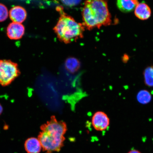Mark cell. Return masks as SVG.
<instances>
[{"mask_svg":"<svg viewBox=\"0 0 153 153\" xmlns=\"http://www.w3.org/2000/svg\"><path fill=\"white\" fill-rule=\"evenodd\" d=\"M41 131L38 136L44 152L53 153L60 152L64 146L67 131L65 122L57 120L55 116L41 126Z\"/></svg>","mask_w":153,"mask_h":153,"instance_id":"obj_1","label":"cell"},{"mask_svg":"<svg viewBox=\"0 0 153 153\" xmlns=\"http://www.w3.org/2000/svg\"><path fill=\"white\" fill-rule=\"evenodd\" d=\"M25 148L28 153H39L42 146L38 139L30 137L25 142Z\"/></svg>","mask_w":153,"mask_h":153,"instance_id":"obj_9","label":"cell"},{"mask_svg":"<svg viewBox=\"0 0 153 153\" xmlns=\"http://www.w3.org/2000/svg\"><path fill=\"white\" fill-rule=\"evenodd\" d=\"M82 24L89 30L110 25L112 22L108 0H87L82 9Z\"/></svg>","mask_w":153,"mask_h":153,"instance_id":"obj_2","label":"cell"},{"mask_svg":"<svg viewBox=\"0 0 153 153\" xmlns=\"http://www.w3.org/2000/svg\"><path fill=\"white\" fill-rule=\"evenodd\" d=\"M60 18L53 30L59 40L65 44L76 41L83 37L85 27L76 22L71 16L65 13L60 7H57Z\"/></svg>","mask_w":153,"mask_h":153,"instance_id":"obj_3","label":"cell"},{"mask_svg":"<svg viewBox=\"0 0 153 153\" xmlns=\"http://www.w3.org/2000/svg\"><path fill=\"white\" fill-rule=\"evenodd\" d=\"M65 65L68 71L73 73L79 69L80 64L77 59L74 57H70L67 59Z\"/></svg>","mask_w":153,"mask_h":153,"instance_id":"obj_11","label":"cell"},{"mask_svg":"<svg viewBox=\"0 0 153 153\" xmlns=\"http://www.w3.org/2000/svg\"><path fill=\"white\" fill-rule=\"evenodd\" d=\"M18 64L10 60H0V85L6 87L20 75Z\"/></svg>","mask_w":153,"mask_h":153,"instance_id":"obj_4","label":"cell"},{"mask_svg":"<svg viewBox=\"0 0 153 153\" xmlns=\"http://www.w3.org/2000/svg\"><path fill=\"white\" fill-rule=\"evenodd\" d=\"M135 15L140 20H146L151 16L152 12L150 7L144 2L139 3L134 9Z\"/></svg>","mask_w":153,"mask_h":153,"instance_id":"obj_8","label":"cell"},{"mask_svg":"<svg viewBox=\"0 0 153 153\" xmlns=\"http://www.w3.org/2000/svg\"><path fill=\"white\" fill-rule=\"evenodd\" d=\"M25 29L23 25L18 23L13 22L10 24L7 28V34L10 39L12 40L20 39L25 33Z\"/></svg>","mask_w":153,"mask_h":153,"instance_id":"obj_6","label":"cell"},{"mask_svg":"<svg viewBox=\"0 0 153 153\" xmlns=\"http://www.w3.org/2000/svg\"><path fill=\"white\" fill-rule=\"evenodd\" d=\"M9 16L13 22L21 24L26 20L27 12L23 7L17 6L10 10Z\"/></svg>","mask_w":153,"mask_h":153,"instance_id":"obj_7","label":"cell"},{"mask_svg":"<svg viewBox=\"0 0 153 153\" xmlns=\"http://www.w3.org/2000/svg\"><path fill=\"white\" fill-rule=\"evenodd\" d=\"M129 59V56L126 54L124 55V56L122 57V60L124 62H127Z\"/></svg>","mask_w":153,"mask_h":153,"instance_id":"obj_15","label":"cell"},{"mask_svg":"<svg viewBox=\"0 0 153 153\" xmlns=\"http://www.w3.org/2000/svg\"><path fill=\"white\" fill-rule=\"evenodd\" d=\"M110 119L104 112L98 111L94 114L92 118V124L94 128L97 131L106 130L110 125Z\"/></svg>","mask_w":153,"mask_h":153,"instance_id":"obj_5","label":"cell"},{"mask_svg":"<svg viewBox=\"0 0 153 153\" xmlns=\"http://www.w3.org/2000/svg\"><path fill=\"white\" fill-rule=\"evenodd\" d=\"M3 111V108L2 106L0 104V115L2 113Z\"/></svg>","mask_w":153,"mask_h":153,"instance_id":"obj_17","label":"cell"},{"mask_svg":"<svg viewBox=\"0 0 153 153\" xmlns=\"http://www.w3.org/2000/svg\"><path fill=\"white\" fill-rule=\"evenodd\" d=\"M139 3L138 0H117V5L120 11L124 13L133 11Z\"/></svg>","mask_w":153,"mask_h":153,"instance_id":"obj_10","label":"cell"},{"mask_svg":"<svg viewBox=\"0 0 153 153\" xmlns=\"http://www.w3.org/2000/svg\"><path fill=\"white\" fill-rule=\"evenodd\" d=\"M145 82L149 86H153V67H149L145 70Z\"/></svg>","mask_w":153,"mask_h":153,"instance_id":"obj_12","label":"cell"},{"mask_svg":"<svg viewBox=\"0 0 153 153\" xmlns=\"http://www.w3.org/2000/svg\"><path fill=\"white\" fill-rule=\"evenodd\" d=\"M81 0H60L63 4L67 6L72 7L79 4Z\"/></svg>","mask_w":153,"mask_h":153,"instance_id":"obj_14","label":"cell"},{"mask_svg":"<svg viewBox=\"0 0 153 153\" xmlns=\"http://www.w3.org/2000/svg\"><path fill=\"white\" fill-rule=\"evenodd\" d=\"M8 16V11L7 7L2 4L0 3V22L6 20Z\"/></svg>","mask_w":153,"mask_h":153,"instance_id":"obj_13","label":"cell"},{"mask_svg":"<svg viewBox=\"0 0 153 153\" xmlns=\"http://www.w3.org/2000/svg\"><path fill=\"white\" fill-rule=\"evenodd\" d=\"M128 153H141L140 152H139V151L135 150H133L131 151H130V152Z\"/></svg>","mask_w":153,"mask_h":153,"instance_id":"obj_16","label":"cell"}]
</instances>
